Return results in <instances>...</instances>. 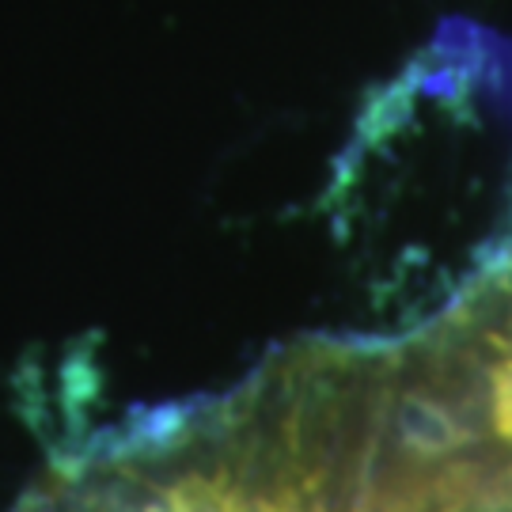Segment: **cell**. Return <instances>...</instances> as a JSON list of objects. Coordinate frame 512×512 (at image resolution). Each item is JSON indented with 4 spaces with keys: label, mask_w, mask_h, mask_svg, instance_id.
<instances>
[{
    "label": "cell",
    "mask_w": 512,
    "mask_h": 512,
    "mask_svg": "<svg viewBox=\"0 0 512 512\" xmlns=\"http://www.w3.org/2000/svg\"><path fill=\"white\" fill-rule=\"evenodd\" d=\"M372 512H512V478L471 463H384Z\"/></svg>",
    "instance_id": "cell-3"
},
{
    "label": "cell",
    "mask_w": 512,
    "mask_h": 512,
    "mask_svg": "<svg viewBox=\"0 0 512 512\" xmlns=\"http://www.w3.org/2000/svg\"><path fill=\"white\" fill-rule=\"evenodd\" d=\"M391 399L395 346L304 338L61 459L16 512H372Z\"/></svg>",
    "instance_id": "cell-1"
},
{
    "label": "cell",
    "mask_w": 512,
    "mask_h": 512,
    "mask_svg": "<svg viewBox=\"0 0 512 512\" xmlns=\"http://www.w3.org/2000/svg\"><path fill=\"white\" fill-rule=\"evenodd\" d=\"M437 459L512 478V232L429 327L395 346L384 463Z\"/></svg>",
    "instance_id": "cell-2"
}]
</instances>
